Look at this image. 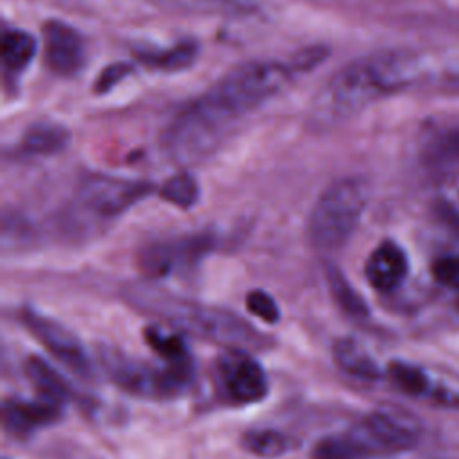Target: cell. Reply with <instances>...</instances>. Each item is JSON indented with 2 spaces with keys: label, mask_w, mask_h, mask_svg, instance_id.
<instances>
[{
  "label": "cell",
  "mask_w": 459,
  "mask_h": 459,
  "mask_svg": "<svg viewBox=\"0 0 459 459\" xmlns=\"http://www.w3.org/2000/svg\"><path fill=\"white\" fill-rule=\"evenodd\" d=\"M294 74L290 63L278 61L235 66L170 122L165 133L169 151L181 160L210 152L235 122L285 90Z\"/></svg>",
  "instance_id": "1"
},
{
  "label": "cell",
  "mask_w": 459,
  "mask_h": 459,
  "mask_svg": "<svg viewBox=\"0 0 459 459\" xmlns=\"http://www.w3.org/2000/svg\"><path fill=\"white\" fill-rule=\"evenodd\" d=\"M423 75V57L409 50H384L359 57L339 68L317 91L310 120L316 126H333L416 84Z\"/></svg>",
  "instance_id": "2"
},
{
  "label": "cell",
  "mask_w": 459,
  "mask_h": 459,
  "mask_svg": "<svg viewBox=\"0 0 459 459\" xmlns=\"http://www.w3.org/2000/svg\"><path fill=\"white\" fill-rule=\"evenodd\" d=\"M126 298L133 307L169 321L179 332L224 344L226 348L249 351L262 350L269 342L265 335L230 310L183 299L151 285H131L126 290Z\"/></svg>",
  "instance_id": "3"
},
{
  "label": "cell",
  "mask_w": 459,
  "mask_h": 459,
  "mask_svg": "<svg viewBox=\"0 0 459 459\" xmlns=\"http://www.w3.org/2000/svg\"><path fill=\"white\" fill-rule=\"evenodd\" d=\"M369 201V186L359 178H341L317 197L310 219L308 238L323 253L341 249L355 233Z\"/></svg>",
  "instance_id": "4"
},
{
  "label": "cell",
  "mask_w": 459,
  "mask_h": 459,
  "mask_svg": "<svg viewBox=\"0 0 459 459\" xmlns=\"http://www.w3.org/2000/svg\"><path fill=\"white\" fill-rule=\"evenodd\" d=\"M102 364L113 382L124 391L151 400H167L181 394L194 377L190 371L167 364L152 366L117 350H104Z\"/></svg>",
  "instance_id": "5"
},
{
  "label": "cell",
  "mask_w": 459,
  "mask_h": 459,
  "mask_svg": "<svg viewBox=\"0 0 459 459\" xmlns=\"http://www.w3.org/2000/svg\"><path fill=\"white\" fill-rule=\"evenodd\" d=\"M362 459L407 450L418 441L414 423L391 411H375L346 430Z\"/></svg>",
  "instance_id": "6"
},
{
  "label": "cell",
  "mask_w": 459,
  "mask_h": 459,
  "mask_svg": "<svg viewBox=\"0 0 459 459\" xmlns=\"http://www.w3.org/2000/svg\"><path fill=\"white\" fill-rule=\"evenodd\" d=\"M213 377L221 396L230 403H256L269 393L264 368L242 348H226L215 359Z\"/></svg>",
  "instance_id": "7"
},
{
  "label": "cell",
  "mask_w": 459,
  "mask_h": 459,
  "mask_svg": "<svg viewBox=\"0 0 459 459\" xmlns=\"http://www.w3.org/2000/svg\"><path fill=\"white\" fill-rule=\"evenodd\" d=\"M22 321L29 328V332L52 353L61 364H65L74 373L90 378L91 377V364L86 357V351L81 341L75 337L72 330L63 326L61 323L32 310H22Z\"/></svg>",
  "instance_id": "8"
},
{
  "label": "cell",
  "mask_w": 459,
  "mask_h": 459,
  "mask_svg": "<svg viewBox=\"0 0 459 459\" xmlns=\"http://www.w3.org/2000/svg\"><path fill=\"white\" fill-rule=\"evenodd\" d=\"M152 186L143 181L91 176L81 183L79 199L86 208L102 215L117 217L151 194Z\"/></svg>",
  "instance_id": "9"
},
{
  "label": "cell",
  "mask_w": 459,
  "mask_h": 459,
  "mask_svg": "<svg viewBox=\"0 0 459 459\" xmlns=\"http://www.w3.org/2000/svg\"><path fill=\"white\" fill-rule=\"evenodd\" d=\"M43 48L47 66L61 77L75 75L86 59L82 36L61 20H50L45 23Z\"/></svg>",
  "instance_id": "10"
},
{
  "label": "cell",
  "mask_w": 459,
  "mask_h": 459,
  "mask_svg": "<svg viewBox=\"0 0 459 459\" xmlns=\"http://www.w3.org/2000/svg\"><path fill=\"white\" fill-rule=\"evenodd\" d=\"M63 414V407L36 394L27 400L20 396L5 398L2 403V425L4 430L13 436L25 439L39 429L54 425Z\"/></svg>",
  "instance_id": "11"
},
{
  "label": "cell",
  "mask_w": 459,
  "mask_h": 459,
  "mask_svg": "<svg viewBox=\"0 0 459 459\" xmlns=\"http://www.w3.org/2000/svg\"><path fill=\"white\" fill-rule=\"evenodd\" d=\"M210 242L206 237H194L172 242H154L142 249L140 267L151 276H167L176 269L195 264L206 251Z\"/></svg>",
  "instance_id": "12"
},
{
  "label": "cell",
  "mask_w": 459,
  "mask_h": 459,
  "mask_svg": "<svg viewBox=\"0 0 459 459\" xmlns=\"http://www.w3.org/2000/svg\"><path fill=\"white\" fill-rule=\"evenodd\" d=\"M409 262L403 249L391 240L378 244L371 251L364 267L368 281L380 292L394 290L405 280Z\"/></svg>",
  "instance_id": "13"
},
{
  "label": "cell",
  "mask_w": 459,
  "mask_h": 459,
  "mask_svg": "<svg viewBox=\"0 0 459 459\" xmlns=\"http://www.w3.org/2000/svg\"><path fill=\"white\" fill-rule=\"evenodd\" d=\"M143 337L151 350L161 357L163 364L194 373V360L185 342V333L179 330H165L158 325H149Z\"/></svg>",
  "instance_id": "14"
},
{
  "label": "cell",
  "mask_w": 459,
  "mask_h": 459,
  "mask_svg": "<svg viewBox=\"0 0 459 459\" xmlns=\"http://www.w3.org/2000/svg\"><path fill=\"white\" fill-rule=\"evenodd\" d=\"M23 369L27 378L32 382L38 396L50 400L61 407L66 405L72 396L70 385L47 360L32 355L25 360Z\"/></svg>",
  "instance_id": "15"
},
{
  "label": "cell",
  "mask_w": 459,
  "mask_h": 459,
  "mask_svg": "<svg viewBox=\"0 0 459 459\" xmlns=\"http://www.w3.org/2000/svg\"><path fill=\"white\" fill-rule=\"evenodd\" d=\"M158 7L190 14L244 16L258 9V0H147Z\"/></svg>",
  "instance_id": "16"
},
{
  "label": "cell",
  "mask_w": 459,
  "mask_h": 459,
  "mask_svg": "<svg viewBox=\"0 0 459 459\" xmlns=\"http://www.w3.org/2000/svg\"><path fill=\"white\" fill-rule=\"evenodd\" d=\"M333 360L344 373L362 380H375L380 375L373 357L351 337H341L333 342Z\"/></svg>",
  "instance_id": "17"
},
{
  "label": "cell",
  "mask_w": 459,
  "mask_h": 459,
  "mask_svg": "<svg viewBox=\"0 0 459 459\" xmlns=\"http://www.w3.org/2000/svg\"><path fill=\"white\" fill-rule=\"evenodd\" d=\"M36 50H38V41L32 34L22 29L5 30L0 45L4 70L11 75L22 74L29 66V63L34 59Z\"/></svg>",
  "instance_id": "18"
},
{
  "label": "cell",
  "mask_w": 459,
  "mask_h": 459,
  "mask_svg": "<svg viewBox=\"0 0 459 459\" xmlns=\"http://www.w3.org/2000/svg\"><path fill=\"white\" fill-rule=\"evenodd\" d=\"M68 140H70V134L63 126L41 122L27 129L22 140V147L29 154L47 156V154H56L63 151Z\"/></svg>",
  "instance_id": "19"
},
{
  "label": "cell",
  "mask_w": 459,
  "mask_h": 459,
  "mask_svg": "<svg viewBox=\"0 0 459 459\" xmlns=\"http://www.w3.org/2000/svg\"><path fill=\"white\" fill-rule=\"evenodd\" d=\"M197 45L194 41H179L174 47L152 50V52H142L140 59L145 63V66L163 72H176L190 66L195 61L197 56Z\"/></svg>",
  "instance_id": "20"
},
{
  "label": "cell",
  "mask_w": 459,
  "mask_h": 459,
  "mask_svg": "<svg viewBox=\"0 0 459 459\" xmlns=\"http://www.w3.org/2000/svg\"><path fill=\"white\" fill-rule=\"evenodd\" d=\"M242 446L264 459H274L289 450V437L274 429H253L244 432Z\"/></svg>",
  "instance_id": "21"
},
{
  "label": "cell",
  "mask_w": 459,
  "mask_h": 459,
  "mask_svg": "<svg viewBox=\"0 0 459 459\" xmlns=\"http://www.w3.org/2000/svg\"><path fill=\"white\" fill-rule=\"evenodd\" d=\"M160 195L165 201L186 210L199 201V185L192 174L178 172L160 186Z\"/></svg>",
  "instance_id": "22"
},
{
  "label": "cell",
  "mask_w": 459,
  "mask_h": 459,
  "mask_svg": "<svg viewBox=\"0 0 459 459\" xmlns=\"http://www.w3.org/2000/svg\"><path fill=\"white\" fill-rule=\"evenodd\" d=\"M326 280L328 287L332 290V296L335 301L350 314L362 316L366 314V305L360 299V296L353 290V287L348 283V280L341 274V271L333 265H326Z\"/></svg>",
  "instance_id": "23"
},
{
  "label": "cell",
  "mask_w": 459,
  "mask_h": 459,
  "mask_svg": "<svg viewBox=\"0 0 459 459\" xmlns=\"http://www.w3.org/2000/svg\"><path fill=\"white\" fill-rule=\"evenodd\" d=\"M310 459H362L346 432L326 436L317 441L310 452Z\"/></svg>",
  "instance_id": "24"
},
{
  "label": "cell",
  "mask_w": 459,
  "mask_h": 459,
  "mask_svg": "<svg viewBox=\"0 0 459 459\" xmlns=\"http://www.w3.org/2000/svg\"><path fill=\"white\" fill-rule=\"evenodd\" d=\"M389 377L400 391L407 394H423L429 389V380L418 368L405 362H393L389 366Z\"/></svg>",
  "instance_id": "25"
},
{
  "label": "cell",
  "mask_w": 459,
  "mask_h": 459,
  "mask_svg": "<svg viewBox=\"0 0 459 459\" xmlns=\"http://www.w3.org/2000/svg\"><path fill=\"white\" fill-rule=\"evenodd\" d=\"M429 158L436 163L459 161V127L441 134L429 149Z\"/></svg>",
  "instance_id": "26"
},
{
  "label": "cell",
  "mask_w": 459,
  "mask_h": 459,
  "mask_svg": "<svg viewBox=\"0 0 459 459\" xmlns=\"http://www.w3.org/2000/svg\"><path fill=\"white\" fill-rule=\"evenodd\" d=\"M246 307L251 314L260 317L262 321L273 325L280 319V308L273 296H269L265 290H251L246 298Z\"/></svg>",
  "instance_id": "27"
},
{
  "label": "cell",
  "mask_w": 459,
  "mask_h": 459,
  "mask_svg": "<svg viewBox=\"0 0 459 459\" xmlns=\"http://www.w3.org/2000/svg\"><path fill=\"white\" fill-rule=\"evenodd\" d=\"M432 274L436 281L448 289H459V256L457 255H446L434 262Z\"/></svg>",
  "instance_id": "28"
},
{
  "label": "cell",
  "mask_w": 459,
  "mask_h": 459,
  "mask_svg": "<svg viewBox=\"0 0 459 459\" xmlns=\"http://www.w3.org/2000/svg\"><path fill=\"white\" fill-rule=\"evenodd\" d=\"M439 210L441 213L459 226V178H452V181L445 183L439 190Z\"/></svg>",
  "instance_id": "29"
},
{
  "label": "cell",
  "mask_w": 459,
  "mask_h": 459,
  "mask_svg": "<svg viewBox=\"0 0 459 459\" xmlns=\"http://www.w3.org/2000/svg\"><path fill=\"white\" fill-rule=\"evenodd\" d=\"M129 70H131V66H127L126 63H113V65H109L108 68H104V70L99 74L93 90H95L97 93H106V91H109L115 84H118V82L129 74Z\"/></svg>",
  "instance_id": "30"
},
{
  "label": "cell",
  "mask_w": 459,
  "mask_h": 459,
  "mask_svg": "<svg viewBox=\"0 0 459 459\" xmlns=\"http://www.w3.org/2000/svg\"><path fill=\"white\" fill-rule=\"evenodd\" d=\"M325 56H326V48H323V47L305 48L292 57L290 66L294 68V72H307V70L317 66V63H321L325 59Z\"/></svg>",
  "instance_id": "31"
},
{
  "label": "cell",
  "mask_w": 459,
  "mask_h": 459,
  "mask_svg": "<svg viewBox=\"0 0 459 459\" xmlns=\"http://www.w3.org/2000/svg\"><path fill=\"white\" fill-rule=\"evenodd\" d=\"M4 459H9V457H4Z\"/></svg>",
  "instance_id": "32"
}]
</instances>
